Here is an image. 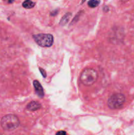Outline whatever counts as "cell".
<instances>
[{"label": "cell", "mask_w": 134, "mask_h": 135, "mask_svg": "<svg viewBox=\"0 0 134 135\" xmlns=\"http://www.w3.org/2000/svg\"><path fill=\"white\" fill-rule=\"evenodd\" d=\"M20 125L18 117L13 114L6 115L1 120V125L3 129L7 131H11L17 129Z\"/></svg>", "instance_id": "cell-1"}, {"label": "cell", "mask_w": 134, "mask_h": 135, "mask_svg": "<svg viewBox=\"0 0 134 135\" xmlns=\"http://www.w3.org/2000/svg\"><path fill=\"white\" fill-rule=\"evenodd\" d=\"M98 79V74L95 69L91 68L85 69L80 75V80L84 85L90 86L95 83Z\"/></svg>", "instance_id": "cell-2"}, {"label": "cell", "mask_w": 134, "mask_h": 135, "mask_svg": "<svg viewBox=\"0 0 134 135\" xmlns=\"http://www.w3.org/2000/svg\"><path fill=\"white\" fill-rule=\"evenodd\" d=\"M126 102V98L122 94H114L108 100V106L111 109H120Z\"/></svg>", "instance_id": "cell-3"}, {"label": "cell", "mask_w": 134, "mask_h": 135, "mask_svg": "<svg viewBox=\"0 0 134 135\" xmlns=\"http://www.w3.org/2000/svg\"><path fill=\"white\" fill-rule=\"evenodd\" d=\"M33 38L35 42L42 47H51L53 44V36L50 34H35L33 36Z\"/></svg>", "instance_id": "cell-4"}, {"label": "cell", "mask_w": 134, "mask_h": 135, "mask_svg": "<svg viewBox=\"0 0 134 135\" xmlns=\"http://www.w3.org/2000/svg\"><path fill=\"white\" fill-rule=\"evenodd\" d=\"M34 86L35 88V91L39 98H43L44 96V92H43V87L40 84V83L38 80L34 81Z\"/></svg>", "instance_id": "cell-5"}, {"label": "cell", "mask_w": 134, "mask_h": 135, "mask_svg": "<svg viewBox=\"0 0 134 135\" xmlns=\"http://www.w3.org/2000/svg\"><path fill=\"white\" fill-rule=\"evenodd\" d=\"M42 107L41 104L39 102L35 101H32L29 103L27 105V109L31 112H35V111L39 109Z\"/></svg>", "instance_id": "cell-6"}, {"label": "cell", "mask_w": 134, "mask_h": 135, "mask_svg": "<svg viewBox=\"0 0 134 135\" xmlns=\"http://www.w3.org/2000/svg\"><path fill=\"white\" fill-rule=\"evenodd\" d=\"M35 2L30 1V0H27V1H24L23 3H22V7L25 9H32L35 6Z\"/></svg>", "instance_id": "cell-7"}, {"label": "cell", "mask_w": 134, "mask_h": 135, "mask_svg": "<svg viewBox=\"0 0 134 135\" xmlns=\"http://www.w3.org/2000/svg\"><path fill=\"white\" fill-rule=\"evenodd\" d=\"M70 17H71V13H66V14L64 15V17H63V18H61V20H60V23H59V24H60V25H62V26H63V25H66V24L67 23V22L69 21Z\"/></svg>", "instance_id": "cell-8"}, {"label": "cell", "mask_w": 134, "mask_h": 135, "mask_svg": "<svg viewBox=\"0 0 134 135\" xmlns=\"http://www.w3.org/2000/svg\"><path fill=\"white\" fill-rule=\"evenodd\" d=\"M100 3V1H95V0H91V1H88V6L91 8L96 7L99 5Z\"/></svg>", "instance_id": "cell-9"}, {"label": "cell", "mask_w": 134, "mask_h": 135, "mask_svg": "<svg viewBox=\"0 0 134 135\" xmlns=\"http://www.w3.org/2000/svg\"><path fill=\"white\" fill-rule=\"evenodd\" d=\"M39 71H40V72H41V73L42 74V75H43V76L44 78H45L46 77V76H47V75H46V73H45V71H44V70L42 68H39Z\"/></svg>", "instance_id": "cell-10"}, {"label": "cell", "mask_w": 134, "mask_h": 135, "mask_svg": "<svg viewBox=\"0 0 134 135\" xmlns=\"http://www.w3.org/2000/svg\"><path fill=\"white\" fill-rule=\"evenodd\" d=\"M56 135H68L65 131H59L56 133Z\"/></svg>", "instance_id": "cell-11"}]
</instances>
